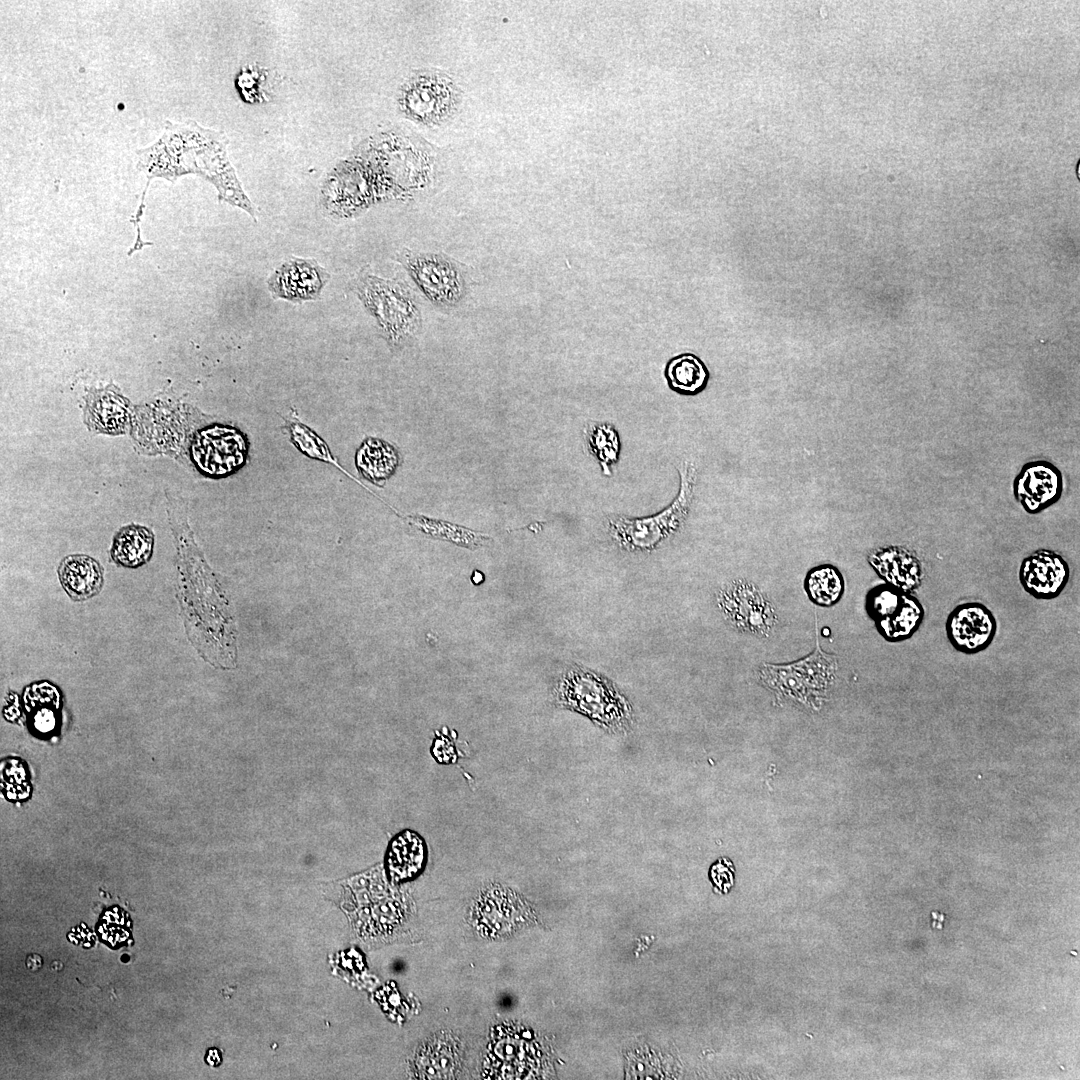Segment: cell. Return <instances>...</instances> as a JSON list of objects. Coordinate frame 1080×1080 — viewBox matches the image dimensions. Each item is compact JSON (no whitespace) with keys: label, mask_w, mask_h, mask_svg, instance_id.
I'll use <instances>...</instances> for the list:
<instances>
[{"label":"cell","mask_w":1080,"mask_h":1080,"mask_svg":"<svg viewBox=\"0 0 1080 1080\" xmlns=\"http://www.w3.org/2000/svg\"><path fill=\"white\" fill-rule=\"evenodd\" d=\"M154 545L152 530L143 525L129 524L115 534L110 555L119 566L138 568L151 559Z\"/></svg>","instance_id":"18"},{"label":"cell","mask_w":1080,"mask_h":1080,"mask_svg":"<svg viewBox=\"0 0 1080 1080\" xmlns=\"http://www.w3.org/2000/svg\"><path fill=\"white\" fill-rule=\"evenodd\" d=\"M458 1061L456 1046L449 1038H434L421 1046L416 1054V1075L421 1079L452 1078Z\"/></svg>","instance_id":"20"},{"label":"cell","mask_w":1080,"mask_h":1080,"mask_svg":"<svg viewBox=\"0 0 1080 1080\" xmlns=\"http://www.w3.org/2000/svg\"><path fill=\"white\" fill-rule=\"evenodd\" d=\"M932 919H933L932 920V927L937 928V929H942V927H943L942 923H943V920H944V915L940 914V913H937V912H933L932 913Z\"/></svg>","instance_id":"30"},{"label":"cell","mask_w":1080,"mask_h":1080,"mask_svg":"<svg viewBox=\"0 0 1080 1080\" xmlns=\"http://www.w3.org/2000/svg\"><path fill=\"white\" fill-rule=\"evenodd\" d=\"M60 583L74 601H84L97 595L104 583L103 568L94 558L84 554L64 557L58 567Z\"/></svg>","instance_id":"17"},{"label":"cell","mask_w":1080,"mask_h":1080,"mask_svg":"<svg viewBox=\"0 0 1080 1080\" xmlns=\"http://www.w3.org/2000/svg\"><path fill=\"white\" fill-rule=\"evenodd\" d=\"M283 420H284V429L286 430V432H287V434L289 436L290 442L302 454H304L305 456H307V457H309L311 459L322 461V462L334 465L342 473H344L346 476H348L353 481H355L356 483L361 485L363 488H365L373 496L377 497L384 504H386V502L382 498H380L378 495H376L374 492H372L370 489H368L363 483H361L358 479H356L352 474L347 472L338 463L336 458L331 453L327 443L318 434H316L310 427L305 425L300 420V418L298 416V413L296 412V410L294 408H292L290 410V412L285 417H283ZM386 505L388 506V504H386Z\"/></svg>","instance_id":"19"},{"label":"cell","mask_w":1080,"mask_h":1080,"mask_svg":"<svg viewBox=\"0 0 1080 1080\" xmlns=\"http://www.w3.org/2000/svg\"><path fill=\"white\" fill-rule=\"evenodd\" d=\"M556 700L561 706L578 712L612 732H623L633 722V711L626 697L613 682L596 672L572 665L556 685Z\"/></svg>","instance_id":"2"},{"label":"cell","mask_w":1080,"mask_h":1080,"mask_svg":"<svg viewBox=\"0 0 1080 1080\" xmlns=\"http://www.w3.org/2000/svg\"><path fill=\"white\" fill-rule=\"evenodd\" d=\"M50 968L53 971L59 972V971L63 970L64 965H63V963L61 961L55 960V961H53L51 963Z\"/></svg>","instance_id":"31"},{"label":"cell","mask_w":1080,"mask_h":1080,"mask_svg":"<svg viewBox=\"0 0 1080 1080\" xmlns=\"http://www.w3.org/2000/svg\"><path fill=\"white\" fill-rule=\"evenodd\" d=\"M163 135L152 145L136 151L137 168L154 177L175 181L184 174H198L217 188L219 200L245 210L253 219L255 209L242 190L227 156V138L198 123L165 121Z\"/></svg>","instance_id":"1"},{"label":"cell","mask_w":1080,"mask_h":1080,"mask_svg":"<svg viewBox=\"0 0 1080 1080\" xmlns=\"http://www.w3.org/2000/svg\"><path fill=\"white\" fill-rule=\"evenodd\" d=\"M25 964L28 970L32 972H37L42 967V957L39 954H30L26 957Z\"/></svg>","instance_id":"29"},{"label":"cell","mask_w":1080,"mask_h":1080,"mask_svg":"<svg viewBox=\"0 0 1080 1080\" xmlns=\"http://www.w3.org/2000/svg\"><path fill=\"white\" fill-rule=\"evenodd\" d=\"M679 474V493L660 513L642 518L617 516L609 520L611 536L623 549L653 550L681 527L693 500L697 470L692 462H685L679 469Z\"/></svg>","instance_id":"4"},{"label":"cell","mask_w":1080,"mask_h":1080,"mask_svg":"<svg viewBox=\"0 0 1080 1080\" xmlns=\"http://www.w3.org/2000/svg\"><path fill=\"white\" fill-rule=\"evenodd\" d=\"M356 464L360 472L374 483L385 480L397 464L392 446L374 438L365 440L357 452Z\"/></svg>","instance_id":"23"},{"label":"cell","mask_w":1080,"mask_h":1080,"mask_svg":"<svg viewBox=\"0 0 1080 1080\" xmlns=\"http://www.w3.org/2000/svg\"><path fill=\"white\" fill-rule=\"evenodd\" d=\"M1070 568L1064 557L1055 551L1038 549L1020 564L1018 579L1022 588L1037 600L1057 598L1068 584Z\"/></svg>","instance_id":"12"},{"label":"cell","mask_w":1080,"mask_h":1080,"mask_svg":"<svg viewBox=\"0 0 1080 1080\" xmlns=\"http://www.w3.org/2000/svg\"><path fill=\"white\" fill-rule=\"evenodd\" d=\"M805 588L812 602L819 606L829 607L841 598L844 581L837 568L832 565H820L808 572Z\"/></svg>","instance_id":"24"},{"label":"cell","mask_w":1080,"mask_h":1080,"mask_svg":"<svg viewBox=\"0 0 1080 1080\" xmlns=\"http://www.w3.org/2000/svg\"><path fill=\"white\" fill-rule=\"evenodd\" d=\"M329 277L315 260L293 258L278 267L267 284L275 299L301 302L319 298Z\"/></svg>","instance_id":"13"},{"label":"cell","mask_w":1080,"mask_h":1080,"mask_svg":"<svg viewBox=\"0 0 1080 1080\" xmlns=\"http://www.w3.org/2000/svg\"><path fill=\"white\" fill-rule=\"evenodd\" d=\"M536 1060V1049L529 1037L503 1030L490 1046L486 1069L497 1079L525 1078Z\"/></svg>","instance_id":"14"},{"label":"cell","mask_w":1080,"mask_h":1080,"mask_svg":"<svg viewBox=\"0 0 1080 1080\" xmlns=\"http://www.w3.org/2000/svg\"><path fill=\"white\" fill-rule=\"evenodd\" d=\"M26 706L34 710L33 723L40 732H48L55 725V712L59 708V692L48 684H35L25 694Z\"/></svg>","instance_id":"26"},{"label":"cell","mask_w":1080,"mask_h":1080,"mask_svg":"<svg viewBox=\"0 0 1080 1080\" xmlns=\"http://www.w3.org/2000/svg\"><path fill=\"white\" fill-rule=\"evenodd\" d=\"M710 878L722 893H726L733 886L734 882V868L732 863L727 859H720L711 867Z\"/></svg>","instance_id":"28"},{"label":"cell","mask_w":1080,"mask_h":1080,"mask_svg":"<svg viewBox=\"0 0 1080 1080\" xmlns=\"http://www.w3.org/2000/svg\"><path fill=\"white\" fill-rule=\"evenodd\" d=\"M84 422L90 431L121 435L132 425L129 400L108 387L93 390L85 398Z\"/></svg>","instance_id":"16"},{"label":"cell","mask_w":1080,"mask_h":1080,"mask_svg":"<svg viewBox=\"0 0 1080 1080\" xmlns=\"http://www.w3.org/2000/svg\"><path fill=\"white\" fill-rule=\"evenodd\" d=\"M355 287L391 347L406 344L421 327L415 298L403 283L364 273L356 279Z\"/></svg>","instance_id":"3"},{"label":"cell","mask_w":1080,"mask_h":1080,"mask_svg":"<svg viewBox=\"0 0 1080 1080\" xmlns=\"http://www.w3.org/2000/svg\"><path fill=\"white\" fill-rule=\"evenodd\" d=\"M212 420L194 431L187 449L186 466L203 477L218 479L243 467L248 441L238 428Z\"/></svg>","instance_id":"5"},{"label":"cell","mask_w":1080,"mask_h":1080,"mask_svg":"<svg viewBox=\"0 0 1080 1080\" xmlns=\"http://www.w3.org/2000/svg\"><path fill=\"white\" fill-rule=\"evenodd\" d=\"M836 670V655L824 652L817 638L814 651L806 657L784 665L764 663L758 672L762 682L771 689L806 700L826 690L834 680Z\"/></svg>","instance_id":"6"},{"label":"cell","mask_w":1080,"mask_h":1080,"mask_svg":"<svg viewBox=\"0 0 1080 1080\" xmlns=\"http://www.w3.org/2000/svg\"><path fill=\"white\" fill-rule=\"evenodd\" d=\"M262 81V74L257 69L252 67L242 69L236 79V86H238L244 101L250 103L262 101L264 95L259 92L260 87L262 88V85H260Z\"/></svg>","instance_id":"27"},{"label":"cell","mask_w":1080,"mask_h":1080,"mask_svg":"<svg viewBox=\"0 0 1080 1080\" xmlns=\"http://www.w3.org/2000/svg\"><path fill=\"white\" fill-rule=\"evenodd\" d=\"M867 561L877 575L888 585L912 593L923 581L922 564L911 550L897 545L872 549Z\"/></svg>","instance_id":"15"},{"label":"cell","mask_w":1080,"mask_h":1080,"mask_svg":"<svg viewBox=\"0 0 1080 1080\" xmlns=\"http://www.w3.org/2000/svg\"><path fill=\"white\" fill-rule=\"evenodd\" d=\"M390 855V866L395 875L409 878L416 875L422 868L425 860V846L421 838L412 832H406L398 837Z\"/></svg>","instance_id":"25"},{"label":"cell","mask_w":1080,"mask_h":1080,"mask_svg":"<svg viewBox=\"0 0 1080 1080\" xmlns=\"http://www.w3.org/2000/svg\"><path fill=\"white\" fill-rule=\"evenodd\" d=\"M409 273L435 304L457 305L466 293L464 272L446 256L439 254L406 255Z\"/></svg>","instance_id":"9"},{"label":"cell","mask_w":1080,"mask_h":1080,"mask_svg":"<svg viewBox=\"0 0 1080 1080\" xmlns=\"http://www.w3.org/2000/svg\"><path fill=\"white\" fill-rule=\"evenodd\" d=\"M1063 488L1062 472L1047 460L1025 463L1012 483L1014 498L1031 515L1039 514L1057 503L1062 497Z\"/></svg>","instance_id":"11"},{"label":"cell","mask_w":1080,"mask_h":1080,"mask_svg":"<svg viewBox=\"0 0 1080 1080\" xmlns=\"http://www.w3.org/2000/svg\"><path fill=\"white\" fill-rule=\"evenodd\" d=\"M866 610L879 634L889 642L911 638L925 616L924 607L916 596L888 584L869 591Z\"/></svg>","instance_id":"7"},{"label":"cell","mask_w":1080,"mask_h":1080,"mask_svg":"<svg viewBox=\"0 0 1080 1080\" xmlns=\"http://www.w3.org/2000/svg\"><path fill=\"white\" fill-rule=\"evenodd\" d=\"M945 631L952 647L965 655H975L987 649L997 632V620L992 611L980 602H964L948 614Z\"/></svg>","instance_id":"10"},{"label":"cell","mask_w":1080,"mask_h":1080,"mask_svg":"<svg viewBox=\"0 0 1080 1080\" xmlns=\"http://www.w3.org/2000/svg\"><path fill=\"white\" fill-rule=\"evenodd\" d=\"M666 377L669 386L674 391L684 395H695L705 388L709 373L698 357L683 354L668 363Z\"/></svg>","instance_id":"22"},{"label":"cell","mask_w":1080,"mask_h":1080,"mask_svg":"<svg viewBox=\"0 0 1080 1080\" xmlns=\"http://www.w3.org/2000/svg\"><path fill=\"white\" fill-rule=\"evenodd\" d=\"M718 605L733 627L751 635L767 637L778 623L771 601L755 584L746 580L733 581L721 589Z\"/></svg>","instance_id":"8"},{"label":"cell","mask_w":1080,"mask_h":1080,"mask_svg":"<svg viewBox=\"0 0 1080 1080\" xmlns=\"http://www.w3.org/2000/svg\"><path fill=\"white\" fill-rule=\"evenodd\" d=\"M406 521L425 536L452 542L468 549L488 545L492 538L474 530L425 516H407Z\"/></svg>","instance_id":"21"}]
</instances>
